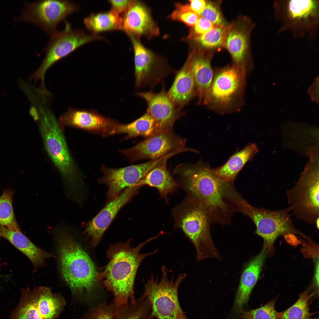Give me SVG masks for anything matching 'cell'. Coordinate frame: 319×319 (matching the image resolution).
Returning <instances> with one entry per match:
<instances>
[{"label": "cell", "mask_w": 319, "mask_h": 319, "mask_svg": "<svg viewBox=\"0 0 319 319\" xmlns=\"http://www.w3.org/2000/svg\"><path fill=\"white\" fill-rule=\"evenodd\" d=\"M63 297L52 289L39 286L22 289L20 302L12 319H55L66 304Z\"/></svg>", "instance_id": "12"}, {"label": "cell", "mask_w": 319, "mask_h": 319, "mask_svg": "<svg viewBox=\"0 0 319 319\" xmlns=\"http://www.w3.org/2000/svg\"><path fill=\"white\" fill-rule=\"evenodd\" d=\"M193 56L189 57L176 73L173 83L167 92L177 108H182L196 96V87L192 72Z\"/></svg>", "instance_id": "21"}, {"label": "cell", "mask_w": 319, "mask_h": 319, "mask_svg": "<svg viewBox=\"0 0 319 319\" xmlns=\"http://www.w3.org/2000/svg\"><path fill=\"white\" fill-rule=\"evenodd\" d=\"M319 219H317V220L316 221V222L315 223V224H316L317 227L318 228H319Z\"/></svg>", "instance_id": "42"}, {"label": "cell", "mask_w": 319, "mask_h": 319, "mask_svg": "<svg viewBox=\"0 0 319 319\" xmlns=\"http://www.w3.org/2000/svg\"><path fill=\"white\" fill-rule=\"evenodd\" d=\"M227 29L222 24L215 25L208 31L196 38L204 47H217L222 45L226 40Z\"/></svg>", "instance_id": "33"}, {"label": "cell", "mask_w": 319, "mask_h": 319, "mask_svg": "<svg viewBox=\"0 0 319 319\" xmlns=\"http://www.w3.org/2000/svg\"><path fill=\"white\" fill-rule=\"evenodd\" d=\"M258 151L255 144H249L232 155L224 165L212 171L225 182H232L245 164L252 158Z\"/></svg>", "instance_id": "24"}, {"label": "cell", "mask_w": 319, "mask_h": 319, "mask_svg": "<svg viewBox=\"0 0 319 319\" xmlns=\"http://www.w3.org/2000/svg\"><path fill=\"white\" fill-rule=\"evenodd\" d=\"M275 298L258 308L248 311L241 310V317L243 319H278L280 312L275 308Z\"/></svg>", "instance_id": "34"}, {"label": "cell", "mask_w": 319, "mask_h": 319, "mask_svg": "<svg viewBox=\"0 0 319 319\" xmlns=\"http://www.w3.org/2000/svg\"><path fill=\"white\" fill-rule=\"evenodd\" d=\"M21 15L15 21L33 23L52 34L58 24L67 16L79 9L75 3L68 0H42L24 2Z\"/></svg>", "instance_id": "13"}, {"label": "cell", "mask_w": 319, "mask_h": 319, "mask_svg": "<svg viewBox=\"0 0 319 319\" xmlns=\"http://www.w3.org/2000/svg\"><path fill=\"white\" fill-rule=\"evenodd\" d=\"M51 36L45 51V56L40 66L30 77L35 82L40 81L42 88L45 90V73L51 65L83 44L100 38L95 35H89L80 29H73L71 24L65 21L62 31H56Z\"/></svg>", "instance_id": "11"}, {"label": "cell", "mask_w": 319, "mask_h": 319, "mask_svg": "<svg viewBox=\"0 0 319 319\" xmlns=\"http://www.w3.org/2000/svg\"><path fill=\"white\" fill-rule=\"evenodd\" d=\"M125 133L126 138L138 136L149 137L157 133L155 122L147 112L134 122L127 124H114L104 135Z\"/></svg>", "instance_id": "26"}, {"label": "cell", "mask_w": 319, "mask_h": 319, "mask_svg": "<svg viewBox=\"0 0 319 319\" xmlns=\"http://www.w3.org/2000/svg\"><path fill=\"white\" fill-rule=\"evenodd\" d=\"M273 8L280 25L278 34L288 31L295 38H312L319 26V0H276Z\"/></svg>", "instance_id": "6"}, {"label": "cell", "mask_w": 319, "mask_h": 319, "mask_svg": "<svg viewBox=\"0 0 319 319\" xmlns=\"http://www.w3.org/2000/svg\"><path fill=\"white\" fill-rule=\"evenodd\" d=\"M140 186L136 185L127 188L108 202L106 205L86 225L84 232L95 247L120 210L137 194Z\"/></svg>", "instance_id": "16"}, {"label": "cell", "mask_w": 319, "mask_h": 319, "mask_svg": "<svg viewBox=\"0 0 319 319\" xmlns=\"http://www.w3.org/2000/svg\"><path fill=\"white\" fill-rule=\"evenodd\" d=\"M214 26L211 22L201 17L194 26L193 31L191 32V35L194 33L197 35L196 38L208 31Z\"/></svg>", "instance_id": "38"}, {"label": "cell", "mask_w": 319, "mask_h": 319, "mask_svg": "<svg viewBox=\"0 0 319 319\" xmlns=\"http://www.w3.org/2000/svg\"><path fill=\"white\" fill-rule=\"evenodd\" d=\"M247 74L244 69L235 65L214 71L202 103L219 114L238 112L244 104Z\"/></svg>", "instance_id": "4"}, {"label": "cell", "mask_w": 319, "mask_h": 319, "mask_svg": "<svg viewBox=\"0 0 319 319\" xmlns=\"http://www.w3.org/2000/svg\"><path fill=\"white\" fill-rule=\"evenodd\" d=\"M175 172L180 175L187 189L207 214L216 216L226 211L224 184L207 165L201 162L181 164Z\"/></svg>", "instance_id": "3"}, {"label": "cell", "mask_w": 319, "mask_h": 319, "mask_svg": "<svg viewBox=\"0 0 319 319\" xmlns=\"http://www.w3.org/2000/svg\"><path fill=\"white\" fill-rule=\"evenodd\" d=\"M160 236L159 234L150 237L134 247L131 246L132 239L109 246L106 253L108 263L97 272L96 278L107 291L113 294V302L117 305L136 299L134 285L138 268L145 258L155 254L159 250L144 253L140 251L145 245Z\"/></svg>", "instance_id": "1"}, {"label": "cell", "mask_w": 319, "mask_h": 319, "mask_svg": "<svg viewBox=\"0 0 319 319\" xmlns=\"http://www.w3.org/2000/svg\"><path fill=\"white\" fill-rule=\"evenodd\" d=\"M131 1V0H110L109 1L112 5L111 9L120 15L122 14L123 16L127 9Z\"/></svg>", "instance_id": "39"}, {"label": "cell", "mask_w": 319, "mask_h": 319, "mask_svg": "<svg viewBox=\"0 0 319 319\" xmlns=\"http://www.w3.org/2000/svg\"><path fill=\"white\" fill-rule=\"evenodd\" d=\"M311 319H318V318H312Z\"/></svg>", "instance_id": "43"}, {"label": "cell", "mask_w": 319, "mask_h": 319, "mask_svg": "<svg viewBox=\"0 0 319 319\" xmlns=\"http://www.w3.org/2000/svg\"><path fill=\"white\" fill-rule=\"evenodd\" d=\"M238 210L249 216L256 227L255 233L263 239L268 250L276 239L288 235H302L294 226L288 207L270 210L253 206L243 200L237 202Z\"/></svg>", "instance_id": "9"}, {"label": "cell", "mask_w": 319, "mask_h": 319, "mask_svg": "<svg viewBox=\"0 0 319 319\" xmlns=\"http://www.w3.org/2000/svg\"><path fill=\"white\" fill-rule=\"evenodd\" d=\"M313 288L300 294L297 301L291 307L280 312L278 319H311L315 312L310 311V306L317 292H311Z\"/></svg>", "instance_id": "30"}, {"label": "cell", "mask_w": 319, "mask_h": 319, "mask_svg": "<svg viewBox=\"0 0 319 319\" xmlns=\"http://www.w3.org/2000/svg\"><path fill=\"white\" fill-rule=\"evenodd\" d=\"M117 306L103 302L92 306L80 319H113Z\"/></svg>", "instance_id": "35"}, {"label": "cell", "mask_w": 319, "mask_h": 319, "mask_svg": "<svg viewBox=\"0 0 319 319\" xmlns=\"http://www.w3.org/2000/svg\"><path fill=\"white\" fill-rule=\"evenodd\" d=\"M138 95L147 102V112L155 122L157 133L172 130L175 122L183 115L169 97L164 85L159 93L141 92Z\"/></svg>", "instance_id": "17"}, {"label": "cell", "mask_w": 319, "mask_h": 319, "mask_svg": "<svg viewBox=\"0 0 319 319\" xmlns=\"http://www.w3.org/2000/svg\"><path fill=\"white\" fill-rule=\"evenodd\" d=\"M122 17V30L129 36L137 38L143 35L158 33L147 9L137 1L131 0Z\"/></svg>", "instance_id": "18"}, {"label": "cell", "mask_w": 319, "mask_h": 319, "mask_svg": "<svg viewBox=\"0 0 319 319\" xmlns=\"http://www.w3.org/2000/svg\"><path fill=\"white\" fill-rule=\"evenodd\" d=\"M188 206L179 214L178 225L194 246L196 261L209 258L221 260L210 235L206 212L198 203Z\"/></svg>", "instance_id": "10"}, {"label": "cell", "mask_w": 319, "mask_h": 319, "mask_svg": "<svg viewBox=\"0 0 319 319\" xmlns=\"http://www.w3.org/2000/svg\"><path fill=\"white\" fill-rule=\"evenodd\" d=\"M1 237V233H0V237Z\"/></svg>", "instance_id": "44"}, {"label": "cell", "mask_w": 319, "mask_h": 319, "mask_svg": "<svg viewBox=\"0 0 319 319\" xmlns=\"http://www.w3.org/2000/svg\"><path fill=\"white\" fill-rule=\"evenodd\" d=\"M268 251L264 245L263 249L245 265L241 276L234 303V308L239 312L248 302L255 285Z\"/></svg>", "instance_id": "20"}, {"label": "cell", "mask_w": 319, "mask_h": 319, "mask_svg": "<svg viewBox=\"0 0 319 319\" xmlns=\"http://www.w3.org/2000/svg\"><path fill=\"white\" fill-rule=\"evenodd\" d=\"M165 161L149 172L136 184L140 186L148 185L158 189L161 195L167 196L176 184L168 172Z\"/></svg>", "instance_id": "27"}, {"label": "cell", "mask_w": 319, "mask_h": 319, "mask_svg": "<svg viewBox=\"0 0 319 319\" xmlns=\"http://www.w3.org/2000/svg\"><path fill=\"white\" fill-rule=\"evenodd\" d=\"M189 1L192 10L200 15L205 8L206 4L205 1L204 0H190Z\"/></svg>", "instance_id": "40"}, {"label": "cell", "mask_w": 319, "mask_h": 319, "mask_svg": "<svg viewBox=\"0 0 319 319\" xmlns=\"http://www.w3.org/2000/svg\"><path fill=\"white\" fill-rule=\"evenodd\" d=\"M309 162L295 185L286 191L288 207L296 217L310 224L319 218V171Z\"/></svg>", "instance_id": "8"}, {"label": "cell", "mask_w": 319, "mask_h": 319, "mask_svg": "<svg viewBox=\"0 0 319 319\" xmlns=\"http://www.w3.org/2000/svg\"><path fill=\"white\" fill-rule=\"evenodd\" d=\"M170 157L167 155L145 163L121 168H110L102 165L100 169L103 176L98 181L107 188L106 196L108 202L125 189L136 185L149 172L167 161Z\"/></svg>", "instance_id": "15"}, {"label": "cell", "mask_w": 319, "mask_h": 319, "mask_svg": "<svg viewBox=\"0 0 319 319\" xmlns=\"http://www.w3.org/2000/svg\"><path fill=\"white\" fill-rule=\"evenodd\" d=\"M185 142V139L170 130L148 137L132 148L120 152L131 162L145 159L153 160L173 152H197L186 147Z\"/></svg>", "instance_id": "14"}, {"label": "cell", "mask_w": 319, "mask_h": 319, "mask_svg": "<svg viewBox=\"0 0 319 319\" xmlns=\"http://www.w3.org/2000/svg\"><path fill=\"white\" fill-rule=\"evenodd\" d=\"M38 117L39 128L48 154L66 185L76 193L81 180L61 126L50 111L41 110Z\"/></svg>", "instance_id": "5"}, {"label": "cell", "mask_w": 319, "mask_h": 319, "mask_svg": "<svg viewBox=\"0 0 319 319\" xmlns=\"http://www.w3.org/2000/svg\"><path fill=\"white\" fill-rule=\"evenodd\" d=\"M162 277L159 281L153 274L144 283V294L150 303L151 312L149 319H187L179 303V286L186 276L185 273L179 274L174 280L169 279L168 269L161 267Z\"/></svg>", "instance_id": "7"}, {"label": "cell", "mask_w": 319, "mask_h": 319, "mask_svg": "<svg viewBox=\"0 0 319 319\" xmlns=\"http://www.w3.org/2000/svg\"><path fill=\"white\" fill-rule=\"evenodd\" d=\"M1 237L6 239L30 260L35 269L45 266V260L56 257L53 254L37 247L21 231L12 230L0 225Z\"/></svg>", "instance_id": "23"}, {"label": "cell", "mask_w": 319, "mask_h": 319, "mask_svg": "<svg viewBox=\"0 0 319 319\" xmlns=\"http://www.w3.org/2000/svg\"><path fill=\"white\" fill-rule=\"evenodd\" d=\"M226 40V47L232 56L235 65L246 71L243 61L248 47L246 35L241 31L233 30L228 33Z\"/></svg>", "instance_id": "31"}, {"label": "cell", "mask_w": 319, "mask_h": 319, "mask_svg": "<svg viewBox=\"0 0 319 319\" xmlns=\"http://www.w3.org/2000/svg\"><path fill=\"white\" fill-rule=\"evenodd\" d=\"M170 17L173 20L181 21L188 26L193 27L200 17L199 14L192 10L189 5L177 3L175 9Z\"/></svg>", "instance_id": "36"}, {"label": "cell", "mask_w": 319, "mask_h": 319, "mask_svg": "<svg viewBox=\"0 0 319 319\" xmlns=\"http://www.w3.org/2000/svg\"><path fill=\"white\" fill-rule=\"evenodd\" d=\"M315 273L314 275V287L318 289L319 284V260L318 258L316 260L315 263Z\"/></svg>", "instance_id": "41"}, {"label": "cell", "mask_w": 319, "mask_h": 319, "mask_svg": "<svg viewBox=\"0 0 319 319\" xmlns=\"http://www.w3.org/2000/svg\"><path fill=\"white\" fill-rule=\"evenodd\" d=\"M187 319H188V318H187Z\"/></svg>", "instance_id": "45"}, {"label": "cell", "mask_w": 319, "mask_h": 319, "mask_svg": "<svg viewBox=\"0 0 319 319\" xmlns=\"http://www.w3.org/2000/svg\"><path fill=\"white\" fill-rule=\"evenodd\" d=\"M59 123L61 126L102 131L103 134L115 124L109 119L97 114L71 108L61 115Z\"/></svg>", "instance_id": "22"}, {"label": "cell", "mask_w": 319, "mask_h": 319, "mask_svg": "<svg viewBox=\"0 0 319 319\" xmlns=\"http://www.w3.org/2000/svg\"><path fill=\"white\" fill-rule=\"evenodd\" d=\"M192 72L196 87V96L198 104L204 98L212 82L214 74L209 60L203 57H193Z\"/></svg>", "instance_id": "25"}, {"label": "cell", "mask_w": 319, "mask_h": 319, "mask_svg": "<svg viewBox=\"0 0 319 319\" xmlns=\"http://www.w3.org/2000/svg\"><path fill=\"white\" fill-rule=\"evenodd\" d=\"M57 252L60 274L72 293L93 306L104 302L94 263L80 245L71 235L62 232Z\"/></svg>", "instance_id": "2"}, {"label": "cell", "mask_w": 319, "mask_h": 319, "mask_svg": "<svg viewBox=\"0 0 319 319\" xmlns=\"http://www.w3.org/2000/svg\"><path fill=\"white\" fill-rule=\"evenodd\" d=\"M122 17L111 9L105 12L92 13L83 21L86 27L94 33L114 30H122Z\"/></svg>", "instance_id": "28"}, {"label": "cell", "mask_w": 319, "mask_h": 319, "mask_svg": "<svg viewBox=\"0 0 319 319\" xmlns=\"http://www.w3.org/2000/svg\"><path fill=\"white\" fill-rule=\"evenodd\" d=\"M13 192L5 190L0 196V225L12 230H20L17 222L12 206Z\"/></svg>", "instance_id": "32"}, {"label": "cell", "mask_w": 319, "mask_h": 319, "mask_svg": "<svg viewBox=\"0 0 319 319\" xmlns=\"http://www.w3.org/2000/svg\"><path fill=\"white\" fill-rule=\"evenodd\" d=\"M129 36L134 52L136 85L139 86L144 84L155 85L166 77L154 68V60L151 52L142 45L137 38Z\"/></svg>", "instance_id": "19"}, {"label": "cell", "mask_w": 319, "mask_h": 319, "mask_svg": "<svg viewBox=\"0 0 319 319\" xmlns=\"http://www.w3.org/2000/svg\"><path fill=\"white\" fill-rule=\"evenodd\" d=\"M151 305L146 295L117 305L113 319H149Z\"/></svg>", "instance_id": "29"}, {"label": "cell", "mask_w": 319, "mask_h": 319, "mask_svg": "<svg viewBox=\"0 0 319 319\" xmlns=\"http://www.w3.org/2000/svg\"><path fill=\"white\" fill-rule=\"evenodd\" d=\"M200 15L215 26L222 24V19L220 12L217 8L211 3L206 4L204 9Z\"/></svg>", "instance_id": "37"}]
</instances>
